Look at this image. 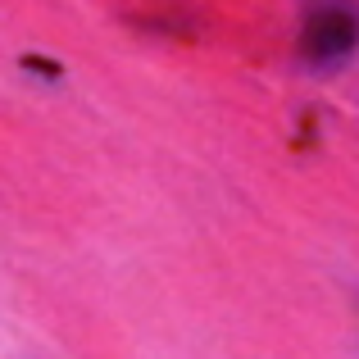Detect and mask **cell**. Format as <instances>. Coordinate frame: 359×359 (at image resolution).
<instances>
[{
	"label": "cell",
	"instance_id": "6da1fadb",
	"mask_svg": "<svg viewBox=\"0 0 359 359\" xmlns=\"http://www.w3.org/2000/svg\"><path fill=\"white\" fill-rule=\"evenodd\" d=\"M359 46V18L351 9H318L305 27V60L314 64H341Z\"/></svg>",
	"mask_w": 359,
	"mask_h": 359
}]
</instances>
